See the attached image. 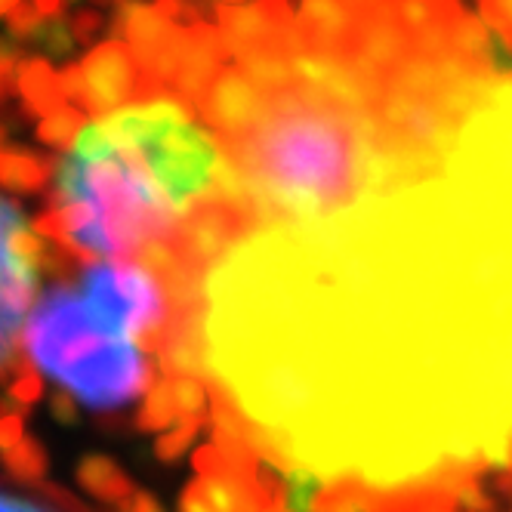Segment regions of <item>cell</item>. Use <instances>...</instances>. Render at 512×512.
Returning <instances> with one entry per match:
<instances>
[{"instance_id": "cell-7", "label": "cell", "mask_w": 512, "mask_h": 512, "mask_svg": "<svg viewBox=\"0 0 512 512\" xmlns=\"http://www.w3.org/2000/svg\"><path fill=\"white\" fill-rule=\"evenodd\" d=\"M269 102L272 96L256 87L238 62H226L195 102V118L204 121L219 145H229L269 115Z\"/></svg>"}, {"instance_id": "cell-2", "label": "cell", "mask_w": 512, "mask_h": 512, "mask_svg": "<svg viewBox=\"0 0 512 512\" xmlns=\"http://www.w3.org/2000/svg\"><path fill=\"white\" fill-rule=\"evenodd\" d=\"M377 112L309 105L287 87L247 136L219 145L263 226L321 223L371 195Z\"/></svg>"}, {"instance_id": "cell-31", "label": "cell", "mask_w": 512, "mask_h": 512, "mask_svg": "<svg viewBox=\"0 0 512 512\" xmlns=\"http://www.w3.org/2000/svg\"><path fill=\"white\" fill-rule=\"evenodd\" d=\"M118 512H164V506L149 491H136Z\"/></svg>"}, {"instance_id": "cell-13", "label": "cell", "mask_w": 512, "mask_h": 512, "mask_svg": "<svg viewBox=\"0 0 512 512\" xmlns=\"http://www.w3.org/2000/svg\"><path fill=\"white\" fill-rule=\"evenodd\" d=\"M56 161L59 158L22 149V145H4L0 149V189L41 195L56 176Z\"/></svg>"}, {"instance_id": "cell-21", "label": "cell", "mask_w": 512, "mask_h": 512, "mask_svg": "<svg viewBox=\"0 0 512 512\" xmlns=\"http://www.w3.org/2000/svg\"><path fill=\"white\" fill-rule=\"evenodd\" d=\"M284 475V500H281V512H312L315 509V500L324 488V479L315 475L312 469H287L281 472Z\"/></svg>"}, {"instance_id": "cell-29", "label": "cell", "mask_w": 512, "mask_h": 512, "mask_svg": "<svg viewBox=\"0 0 512 512\" xmlns=\"http://www.w3.org/2000/svg\"><path fill=\"white\" fill-rule=\"evenodd\" d=\"M78 405H81V401H78L75 395H71L68 389H59V392L50 395V414H53V420L62 423V426H78V423H81Z\"/></svg>"}, {"instance_id": "cell-23", "label": "cell", "mask_w": 512, "mask_h": 512, "mask_svg": "<svg viewBox=\"0 0 512 512\" xmlns=\"http://www.w3.org/2000/svg\"><path fill=\"white\" fill-rule=\"evenodd\" d=\"M204 420H179L173 429H164V435H158L155 442V454L164 463H176L182 454L189 451V445L195 442V435L201 432Z\"/></svg>"}, {"instance_id": "cell-18", "label": "cell", "mask_w": 512, "mask_h": 512, "mask_svg": "<svg viewBox=\"0 0 512 512\" xmlns=\"http://www.w3.org/2000/svg\"><path fill=\"white\" fill-rule=\"evenodd\" d=\"M176 423H179V414H176L173 389H170V380L161 374V380H155L142 395V405L136 411V429L139 432H164Z\"/></svg>"}, {"instance_id": "cell-37", "label": "cell", "mask_w": 512, "mask_h": 512, "mask_svg": "<svg viewBox=\"0 0 512 512\" xmlns=\"http://www.w3.org/2000/svg\"><path fill=\"white\" fill-rule=\"evenodd\" d=\"M204 4V0H201ZM213 4H244V0H213Z\"/></svg>"}, {"instance_id": "cell-4", "label": "cell", "mask_w": 512, "mask_h": 512, "mask_svg": "<svg viewBox=\"0 0 512 512\" xmlns=\"http://www.w3.org/2000/svg\"><path fill=\"white\" fill-rule=\"evenodd\" d=\"M81 297L87 315L102 331L133 340L149 355H158L173 309L161 284L139 263H87V269L81 272Z\"/></svg>"}, {"instance_id": "cell-38", "label": "cell", "mask_w": 512, "mask_h": 512, "mask_svg": "<svg viewBox=\"0 0 512 512\" xmlns=\"http://www.w3.org/2000/svg\"><path fill=\"white\" fill-rule=\"evenodd\" d=\"M0 149H4V127H0Z\"/></svg>"}, {"instance_id": "cell-11", "label": "cell", "mask_w": 512, "mask_h": 512, "mask_svg": "<svg viewBox=\"0 0 512 512\" xmlns=\"http://www.w3.org/2000/svg\"><path fill=\"white\" fill-rule=\"evenodd\" d=\"M358 16L343 0H300L297 22L306 31L309 50L324 53H352Z\"/></svg>"}, {"instance_id": "cell-34", "label": "cell", "mask_w": 512, "mask_h": 512, "mask_svg": "<svg viewBox=\"0 0 512 512\" xmlns=\"http://www.w3.org/2000/svg\"><path fill=\"white\" fill-rule=\"evenodd\" d=\"M19 4H22V0H0V19H7Z\"/></svg>"}, {"instance_id": "cell-12", "label": "cell", "mask_w": 512, "mask_h": 512, "mask_svg": "<svg viewBox=\"0 0 512 512\" xmlns=\"http://www.w3.org/2000/svg\"><path fill=\"white\" fill-rule=\"evenodd\" d=\"M16 93L28 118H44L65 105V90L59 71L44 56H25L16 68Z\"/></svg>"}, {"instance_id": "cell-35", "label": "cell", "mask_w": 512, "mask_h": 512, "mask_svg": "<svg viewBox=\"0 0 512 512\" xmlns=\"http://www.w3.org/2000/svg\"><path fill=\"white\" fill-rule=\"evenodd\" d=\"M13 93H16V90H10V87H4V84H0V108L7 105V99H10Z\"/></svg>"}, {"instance_id": "cell-17", "label": "cell", "mask_w": 512, "mask_h": 512, "mask_svg": "<svg viewBox=\"0 0 512 512\" xmlns=\"http://www.w3.org/2000/svg\"><path fill=\"white\" fill-rule=\"evenodd\" d=\"M87 127V112L78 105H59L56 112L44 115L38 121V127H34V136H38L41 145H47V149L53 152H68L71 145H75V139L81 136V130Z\"/></svg>"}, {"instance_id": "cell-24", "label": "cell", "mask_w": 512, "mask_h": 512, "mask_svg": "<svg viewBox=\"0 0 512 512\" xmlns=\"http://www.w3.org/2000/svg\"><path fill=\"white\" fill-rule=\"evenodd\" d=\"M479 16L491 28V34L503 47L506 62H509V56H512V0H479Z\"/></svg>"}, {"instance_id": "cell-10", "label": "cell", "mask_w": 512, "mask_h": 512, "mask_svg": "<svg viewBox=\"0 0 512 512\" xmlns=\"http://www.w3.org/2000/svg\"><path fill=\"white\" fill-rule=\"evenodd\" d=\"M176 22H170L167 16H161L155 10V4H127V7H115L112 16V31L108 38L112 41H124L127 50L133 53V59L152 71V65L158 62L161 50L167 47V41L176 34Z\"/></svg>"}, {"instance_id": "cell-5", "label": "cell", "mask_w": 512, "mask_h": 512, "mask_svg": "<svg viewBox=\"0 0 512 512\" xmlns=\"http://www.w3.org/2000/svg\"><path fill=\"white\" fill-rule=\"evenodd\" d=\"M50 244L31 229L16 201L0 198V380L22 358V327L31 312Z\"/></svg>"}, {"instance_id": "cell-39", "label": "cell", "mask_w": 512, "mask_h": 512, "mask_svg": "<svg viewBox=\"0 0 512 512\" xmlns=\"http://www.w3.org/2000/svg\"><path fill=\"white\" fill-rule=\"evenodd\" d=\"M506 68H512V56H509V65H506ZM500 71H503V68H500Z\"/></svg>"}, {"instance_id": "cell-36", "label": "cell", "mask_w": 512, "mask_h": 512, "mask_svg": "<svg viewBox=\"0 0 512 512\" xmlns=\"http://www.w3.org/2000/svg\"><path fill=\"white\" fill-rule=\"evenodd\" d=\"M127 4H136V0H112V7H127Z\"/></svg>"}, {"instance_id": "cell-19", "label": "cell", "mask_w": 512, "mask_h": 512, "mask_svg": "<svg viewBox=\"0 0 512 512\" xmlns=\"http://www.w3.org/2000/svg\"><path fill=\"white\" fill-rule=\"evenodd\" d=\"M47 469H50V454L38 438H22L16 448L4 451V472L10 475V482L38 485L44 482Z\"/></svg>"}, {"instance_id": "cell-6", "label": "cell", "mask_w": 512, "mask_h": 512, "mask_svg": "<svg viewBox=\"0 0 512 512\" xmlns=\"http://www.w3.org/2000/svg\"><path fill=\"white\" fill-rule=\"evenodd\" d=\"M81 65L84 93L81 105L87 118H105L118 112V108L136 105V102H152V99H170V90L161 87L149 71H145L124 41H102L93 47Z\"/></svg>"}, {"instance_id": "cell-32", "label": "cell", "mask_w": 512, "mask_h": 512, "mask_svg": "<svg viewBox=\"0 0 512 512\" xmlns=\"http://www.w3.org/2000/svg\"><path fill=\"white\" fill-rule=\"evenodd\" d=\"M417 512H460V509H457V500H454L448 491L438 488V491L429 494V500H426Z\"/></svg>"}, {"instance_id": "cell-1", "label": "cell", "mask_w": 512, "mask_h": 512, "mask_svg": "<svg viewBox=\"0 0 512 512\" xmlns=\"http://www.w3.org/2000/svg\"><path fill=\"white\" fill-rule=\"evenodd\" d=\"M216 136L176 99L136 102L96 118L56 161L47 204L62 216V250L78 263L133 260L173 229L213 186Z\"/></svg>"}, {"instance_id": "cell-9", "label": "cell", "mask_w": 512, "mask_h": 512, "mask_svg": "<svg viewBox=\"0 0 512 512\" xmlns=\"http://www.w3.org/2000/svg\"><path fill=\"white\" fill-rule=\"evenodd\" d=\"M352 53L361 56L364 62H371L374 68H380L389 78V71L414 53V38L386 4V7H374L358 16Z\"/></svg>"}, {"instance_id": "cell-22", "label": "cell", "mask_w": 512, "mask_h": 512, "mask_svg": "<svg viewBox=\"0 0 512 512\" xmlns=\"http://www.w3.org/2000/svg\"><path fill=\"white\" fill-rule=\"evenodd\" d=\"M4 392H7V398L13 401V405L28 411V408H34L44 398V374L34 371L31 361L19 358L13 364V371L4 377Z\"/></svg>"}, {"instance_id": "cell-28", "label": "cell", "mask_w": 512, "mask_h": 512, "mask_svg": "<svg viewBox=\"0 0 512 512\" xmlns=\"http://www.w3.org/2000/svg\"><path fill=\"white\" fill-rule=\"evenodd\" d=\"M68 28H71V38H75V44L87 47L105 31V16L96 7H87V10H78L75 16L68 19Z\"/></svg>"}, {"instance_id": "cell-8", "label": "cell", "mask_w": 512, "mask_h": 512, "mask_svg": "<svg viewBox=\"0 0 512 512\" xmlns=\"http://www.w3.org/2000/svg\"><path fill=\"white\" fill-rule=\"evenodd\" d=\"M226 62H232V56L226 50V41H223V34H219V28L210 22L189 25L186 59H182L176 78L170 84V99L186 105L195 115V102L201 99V93L210 87V81L219 75V68Z\"/></svg>"}, {"instance_id": "cell-26", "label": "cell", "mask_w": 512, "mask_h": 512, "mask_svg": "<svg viewBox=\"0 0 512 512\" xmlns=\"http://www.w3.org/2000/svg\"><path fill=\"white\" fill-rule=\"evenodd\" d=\"M192 466H195V472L201 475V479H219V475H235L232 457H229L223 448H216L213 442H210V445H201V448L192 454ZM235 479H238V475H235Z\"/></svg>"}, {"instance_id": "cell-27", "label": "cell", "mask_w": 512, "mask_h": 512, "mask_svg": "<svg viewBox=\"0 0 512 512\" xmlns=\"http://www.w3.org/2000/svg\"><path fill=\"white\" fill-rule=\"evenodd\" d=\"M41 25H44V16H41L38 10H34V4H31V7L19 4V7L7 16V34H10V38H16L19 44H34V38H38Z\"/></svg>"}, {"instance_id": "cell-33", "label": "cell", "mask_w": 512, "mask_h": 512, "mask_svg": "<svg viewBox=\"0 0 512 512\" xmlns=\"http://www.w3.org/2000/svg\"><path fill=\"white\" fill-rule=\"evenodd\" d=\"M65 4L68 0H34V10H38L44 19H56V16H62Z\"/></svg>"}, {"instance_id": "cell-20", "label": "cell", "mask_w": 512, "mask_h": 512, "mask_svg": "<svg viewBox=\"0 0 512 512\" xmlns=\"http://www.w3.org/2000/svg\"><path fill=\"white\" fill-rule=\"evenodd\" d=\"M170 389H173V401H176V414L179 420H204L210 414V380L204 377H167Z\"/></svg>"}, {"instance_id": "cell-15", "label": "cell", "mask_w": 512, "mask_h": 512, "mask_svg": "<svg viewBox=\"0 0 512 512\" xmlns=\"http://www.w3.org/2000/svg\"><path fill=\"white\" fill-rule=\"evenodd\" d=\"M0 512H87L75 497L53 485L0 482Z\"/></svg>"}, {"instance_id": "cell-3", "label": "cell", "mask_w": 512, "mask_h": 512, "mask_svg": "<svg viewBox=\"0 0 512 512\" xmlns=\"http://www.w3.org/2000/svg\"><path fill=\"white\" fill-rule=\"evenodd\" d=\"M22 349L96 414H118L139 401L158 371L139 343L108 334L87 315L81 290L53 284L22 327Z\"/></svg>"}, {"instance_id": "cell-16", "label": "cell", "mask_w": 512, "mask_h": 512, "mask_svg": "<svg viewBox=\"0 0 512 512\" xmlns=\"http://www.w3.org/2000/svg\"><path fill=\"white\" fill-rule=\"evenodd\" d=\"M232 62H238L247 71V78L260 90H266L269 96L294 87V68H290V56L281 53L278 47L253 50V53H247L241 59H232Z\"/></svg>"}, {"instance_id": "cell-14", "label": "cell", "mask_w": 512, "mask_h": 512, "mask_svg": "<svg viewBox=\"0 0 512 512\" xmlns=\"http://www.w3.org/2000/svg\"><path fill=\"white\" fill-rule=\"evenodd\" d=\"M78 485L99 503L112 506L115 512L136 494V485L130 475L105 454H87L81 457L78 469H75Z\"/></svg>"}, {"instance_id": "cell-25", "label": "cell", "mask_w": 512, "mask_h": 512, "mask_svg": "<svg viewBox=\"0 0 512 512\" xmlns=\"http://www.w3.org/2000/svg\"><path fill=\"white\" fill-rule=\"evenodd\" d=\"M34 47H41L44 53L50 56H68L71 47H75V38H71V28L62 16L56 19H44L41 31H38V38H34Z\"/></svg>"}, {"instance_id": "cell-30", "label": "cell", "mask_w": 512, "mask_h": 512, "mask_svg": "<svg viewBox=\"0 0 512 512\" xmlns=\"http://www.w3.org/2000/svg\"><path fill=\"white\" fill-rule=\"evenodd\" d=\"M25 438V411L13 408L7 414H0V454L16 448Z\"/></svg>"}]
</instances>
